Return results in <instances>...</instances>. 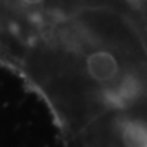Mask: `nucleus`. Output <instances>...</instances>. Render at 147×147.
Masks as SVG:
<instances>
[{
	"instance_id": "nucleus-2",
	"label": "nucleus",
	"mask_w": 147,
	"mask_h": 147,
	"mask_svg": "<svg viewBox=\"0 0 147 147\" xmlns=\"http://www.w3.org/2000/svg\"><path fill=\"white\" fill-rule=\"evenodd\" d=\"M125 147H147V124L139 120H125L120 127Z\"/></svg>"
},
{
	"instance_id": "nucleus-1",
	"label": "nucleus",
	"mask_w": 147,
	"mask_h": 147,
	"mask_svg": "<svg viewBox=\"0 0 147 147\" xmlns=\"http://www.w3.org/2000/svg\"><path fill=\"white\" fill-rule=\"evenodd\" d=\"M83 71L91 82L104 90L112 87L129 72L123 68L119 56L108 48H93L84 53Z\"/></svg>"
}]
</instances>
